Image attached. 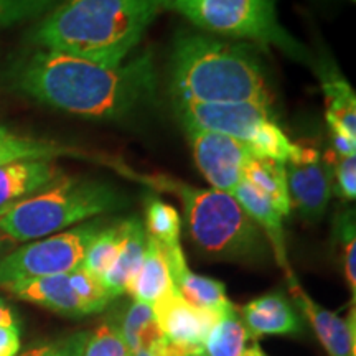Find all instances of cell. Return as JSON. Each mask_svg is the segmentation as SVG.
Segmentation results:
<instances>
[{"instance_id":"6da1fadb","label":"cell","mask_w":356,"mask_h":356,"mask_svg":"<svg viewBox=\"0 0 356 356\" xmlns=\"http://www.w3.org/2000/svg\"><path fill=\"white\" fill-rule=\"evenodd\" d=\"M22 91L51 108L99 121L124 119L154 101L157 71L150 53L106 65L43 50L22 70Z\"/></svg>"},{"instance_id":"7a4b0ae2","label":"cell","mask_w":356,"mask_h":356,"mask_svg":"<svg viewBox=\"0 0 356 356\" xmlns=\"http://www.w3.org/2000/svg\"><path fill=\"white\" fill-rule=\"evenodd\" d=\"M170 0H65L37 26L33 40L106 65H121Z\"/></svg>"},{"instance_id":"3957f363","label":"cell","mask_w":356,"mask_h":356,"mask_svg":"<svg viewBox=\"0 0 356 356\" xmlns=\"http://www.w3.org/2000/svg\"><path fill=\"white\" fill-rule=\"evenodd\" d=\"M175 102H259L270 106L264 70L252 51L207 35L177 38L170 63Z\"/></svg>"},{"instance_id":"277c9868","label":"cell","mask_w":356,"mask_h":356,"mask_svg":"<svg viewBox=\"0 0 356 356\" xmlns=\"http://www.w3.org/2000/svg\"><path fill=\"white\" fill-rule=\"evenodd\" d=\"M145 180L157 190L173 191L181 200L190 239L203 254L239 262H261L269 256L266 234L233 195L197 188L168 177Z\"/></svg>"},{"instance_id":"5b68a950","label":"cell","mask_w":356,"mask_h":356,"mask_svg":"<svg viewBox=\"0 0 356 356\" xmlns=\"http://www.w3.org/2000/svg\"><path fill=\"white\" fill-rule=\"evenodd\" d=\"M124 204L122 195L106 181L63 178L0 216V231L17 244L29 243L119 210Z\"/></svg>"},{"instance_id":"8992f818","label":"cell","mask_w":356,"mask_h":356,"mask_svg":"<svg viewBox=\"0 0 356 356\" xmlns=\"http://www.w3.org/2000/svg\"><path fill=\"white\" fill-rule=\"evenodd\" d=\"M168 8L204 32L274 44L296 60H304V47L279 24L274 0H170Z\"/></svg>"},{"instance_id":"52a82bcc","label":"cell","mask_w":356,"mask_h":356,"mask_svg":"<svg viewBox=\"0 0 356 356\" xmlns=\"http://www.w3.org/2000/svg\"><path fill=\"white\" fill-rule=\"evenodd\" d=\"M109 222L108 218L99 216L12 249L0 259V287L22 279L70 274L83 264L89 244Z\"/></svg>"},{"instance_id":"ba28073f","label":"cell","mask_w":356,"mask_h":356,"mask_svg":"<svg viewBox=\"0 0 356 356\" xmlns=\"http://www.w3.org/2000/svg\"><path fill=\"white\" fill-rule=\"evenodd\" d=\"M185 127L225 134L249 145L259 129L274 119L270 106L259 102H175Z\"/></svg>"},{"instance_id":"9c48e42d","label":"cell","mask_w":356,"mask_h":356,"mask_svg":"<svg viewBox=\"0 0 356 356\" xmlns=\"http://www.w3.org/2000/svg\"><path fill=\"white\" fill-rule=\"evenodd\" d=\"M198 170L211 188L233 193L243 181L244 167L252 157L249 147L225 134L185 127Z\"/></svg>"},{"instance_id":"30bf717a","label":"cell","mask_w":356,"mask_h":356,"mask_svg":"<svg viewBox=\"0 0 356 356\" xmlns=\"http://www.w3.org/2000/svg\"><path fill=\"white\" fill-rule=\"evenodd\" d=\"M291 208L300 218L317 222L327 210L333 193L330 160L320 155L314 147H299V152L284 163Z\"/></svg>"},{"instance_id":"8fae6325","label":"cell","mask_w":356,"mask_h":356,"mask_svg":"<svg viewBox=\"0 0 356 356\" xmlns=\"http://www.w3.org/2000/svg\"><path fill=\"white\" fill-rule=\"evenodd\" d=\"M152 310L160 332L167 341L197 351H203L204 340L220 317L218 312L198 309L188 304L177 289L155 302Z\"/></svg>"},{"instance_id":"7c38bea8","label":"cell","mask_w":356,"mask_h":356,"mask_svg":"<svg viewBox=\"0 0 356 356\" xmlns=\"http://www.w3.org/2000/svg\"><path fill=\"white\" fill-rule=\"evenodd\" d=\"M65 178V172L51 159L20 160L0 165V216L33 195L51 188Z\"/></svg>"},{"instance_id":"4fadbf2b","label":"cell","mask_w":356,"mask_h":356,"mask_svg":"<svg viewBox=\"0 0 356 356\" xmlns=\"http://www.w3.org/2000/svg\"><path fill=\"white\" fill-rule=\"evenodd\" d=\"M289 287L304 315L310 320L315 335L330 356H356L355 351V309L348 318L338 317L335 312L320 307L299 286L296 275L289 274Z\"/></svg>"},{"instance_id":"5bb4252c","label":"cell","mask_w":356,"mask_h":356,"mask_svg":"<svg viewBox=\"0 0 356 356\" xmlns=\"http://www.w3.org/2000/svg\"><path fill=\"white\" fill-rule=\"evenodd\" d=\"M241 318L249 338L254 341L264 335H297L304 328L300 315L280 292H269L252 299L243 307Z\"/></svg>"},{"instance_id":"9a60e30c","label":"cell","mask_w":356,"mask_h":356,"mask_svg":"<svg viewBox=\"0 0 356 356\" xmlns=\"http://www.w3.org/2000/svg\"><path fill=\"white\" fill-rule=\"evenodd\" d=\"M163 249H165L173 286L188 304L198 307V309L218 312V314L233 307L228 296H226L225 284L190 270L180 244L175 248Z\"/></svg>"},{"instance_id":"2e32d148","label":"cell","mask_w":356,"mask_h":356,"mask_svg":"<svg viewBox=\"0 0 356 356\" xmlns=\"http://www.w3.org/2000/svg\"><path fill=\"white\" fill-rule=\"evenodd\" d=\"M6 291L17 299L40 305L70 318H83V309L71 287L68 274L44 275V277L22 279L6 284Z\"/></svg>"},{"instance_id":"e0dca14e","label":"cell","mask_w":356,"mask_h":356,"mask_svg":"<svg viewBox=\"0 0 356 356\" xmlns=\"http://www.w3.org/2000/svg\"><path fill=\"white\" fill-rule=\"evenodd\" d=\"M173 280L168 269L165 249L155 239L147 236L144 257L127 286V293L134 300L154 305L155 302L173 291Z\"/></svg>"},{"instance_id":"ac0fdd59","label":"cell","mask_w":356,"mask_h":356,"mask_svg":"<svg viewBox=\"0 0 356 356\" xmlns=\"http://www.w3.org/2000/svg\"><path fill=\"white\" fill-rule=\"evenodd\" d=\"M236 202L243 207V210L252 218V221L262 229L266 234L267 243L273 246V252L277 259L279 266L286 270V274H292L291 266L287 261L286 241H284V216L275 210V207L266 197H262L259 191L252 188L248 181H241L233 191Z\"/></svg>"},{"instance_id":"d6986e66","label":"cell","mask_w":356,"mask_h":356,"mask_svg":"<svg viewBox=\"0 0 356 356\" xmlns=\"http://www.w3.org/2000/svg\"><path fill=\"white\" fill-rule=\"evenodd\" d=\"M147 246V233L144 222L139 218H129L126 238L119 254L109 267V270L102 275V282L108 289L113 299L121 297L127 292V286L131 282L134 274L139 269L142 257H144Z\"/></svg>"},{"instance_id":"ffe728a7","label":"cell","mask_w":356,"mask_h":356,"mask_svg":"<svg viewBox=\"0 0 356 356\" xmlns=\"http://www.w3.org/2000/svg\"><path fill=\"white\" fill-rule=\"evenodd\" d=\"M243 180L259 191L262 197L269 200L280 215L287 216L291 213L292 208L291 200H289L286 167H284V163L275 162L273 159L252 155L248 160L246 167H244Z\"/></svg>"},{"instance_id":"44dd1931","label":"cell","mask_w":356,"mask_h":356,"mask_svg":"<svg viewBox=\"0 0 356 356\" xmlns=\"http://www.w3.org/2000/svg\"><path fill=\"white\" fill-rule=\"evenodd\" d=\"M118 327V325H115ZM129 355L139 350H152L163 340L152 305L134 300L124 312L121 323L118 327Z\"/></svg>"},{"instance_id":"7402d4cb","label":"cell","mask_w":356,"mask_h":356,"mask_svg":"<svg viewBox=\"0 0 356 356\" xmlns=\"http://www.w3.org/2000/svg\"><path fill=\"white\" fill-rule=\"evenodd\" d=\"M249 333L241 315L233 307L221 312L203 343V356H241L246 350Z\"/></svg>"},{"instance_id":"603a6c76","label":"cell","mask_w":356,"mask_h":356,"mask_svg":"<svg viewBox=\"0 0 356 356\" xmlns=\"http://www.w3.org/2000/svg\"><path fill=\"white\" fill-rule=\"evenodd\" d=\"M322 89L327 104L328 126L337 127L350 139L356 140V97L355 91L343 78L328 74Z\"/></svg>"},{"instance_id":"cb8c5ba5","label":"cell","mask_w":356,"mask_h":356,"mask_svg":"<svg viewBox=\"0 0 356 356\" xmlns=\"http://www.w3.org/2000/svg\"><path fill=\"white\" fill-rule=\"evenodd\" d=\"M61 155L84 157V155L76 154L74 149L53 144V142L22 137L19 134H13L8 129L0 126V165L20 162V160H53L55 157H61Z\"/></svg>"},{"instance_id":"d4e9b609","label":"cell","mask_w":356,"mask_h":356,"mask_svg":"<svg viewBox=\"0 0 356 356\" xmlns=\"http://www.w3.org/2000/svg\"><path fill=\"white\" fill-rule=\"evenodd\" d=\"M126 229L127 220L111 221L89 244L81 267L102 279L119 254V249L126 238Z\"/></svg>"},{"instance_id":"484cf974","label":"cell","mask_w":356,"mask_h":356,"mask_svg":"<svg viewBox=\"0 0 356 356\" xmlns=\"http://www.w3.org/2000/svg\"><path fill=\"white\" fill-rule=\"evenodd\" d=\"M145 233L162 244L163 248H175L180 244L181 218L172 204L149 197L145 202Z\"/></svg>"},{"instance_id":"4316f807","label":"cell","mask_w":356,"mask_h":356,"mask_svg":"<svg viewBox=\"0 0 356 356\" xmlns=\"http://www.w3.org/2000/svg\"><path fill=\"white\" fill-rule=\"evenodd\" d=\"M71 287H73L74 293H76L79 304H81L84 317L88 315L101 314L102 310H106V307L109 305V302L113 300L108 289H106L104 282L101 277L91 274L84 267H76L74 270H71L68 274Z\"/></svg>"},{"instance_id":"83f0119b","label":"cell","mask_w":356,"mask_h":356,"mask_svg":"<svg viewBox=\"0 0 356 356\" xmlns=\"http://www.w3.org/2000/svg\"><path fill=\"white\" fill-rule=\"evenodd\" d=\"M83 356H129L121 333L114 323H102L89 335Z\"/></svg>"},{"instance_id":"f1b7e54d","label":"cell","mask_w":356,"mask_h":356,"mask_svg":"<svg viewBox=\"0 0 356 356\" xmlns=\"http://www.w3.org/2000/svg\"><path fill=\"white\" fill-rule=\"evenodd\" d=\"M337 234L343 243V267L345 279L351 291V296H356V234H355V215L353 211H345L338 218Z\"/></svg>"},{"instance_id":"f546056e","label":"cell","mask_w":356,"mask_h":356,"mask_svg":"<svg viewBox=\"0 0 356 356\" xmlns=\"http://www.w3.org/2000/svg\"><path fill=\"white\" fill-rule=\"evenodd\" d=\"M330 165L335 191L346 202H353L356 198V155L333 154Z\"/></svg>"},{"instance_id":"4dcf8cb0","label":"cell","mask_w":356,"mask_h":356,"mask_svg":"<svg viewBox=\"0 0 356 356\" xmlns=\"http://www.w3.org/2000/svg\"><path fill=\"white\" fill-rule=\"evenodd\" d=\"M89 332H76L60 340L26 350L20 356H83L89 340Z\"/></svg>"},{"instance_id":"1f68e13d","label":"cell","mask_w":356,"mask_h":356,"mask_svg":"<svg viewBox=\"0 0 356 356\" xmlns=\"http://www.w3.org/2000/svg\"><path fill=\"white\" fill-rule=\"evenodd\" d=\"M20 346L19 323L0 325V356H19Z\"/></svg>"},{"instance_id":"d6a6232c","label":"cell","mask_w":356,"mask_h":356,"mask_svg":"<svg viewBox=\"0 0 356 356\" xmlns=\"http://www.w3.org/2000/svg\"><path fill=\"white\" fill-rule=\"evenodd\" d=\"M330 127V137L333 145V154L335 155H356V140L350 139L343 132L338 131L337 127Z\"/></svg>"},{"instance_id":"836d02e7","label":"cell","mask_w":356,"mask_h":356,"mask_svg":"<svg viewBox=\"0 0 356 356\" xmlns=\"http://www.w3.org/2000/svg\"><path fill=\"white\" fill-rule=\"evenodd\" d=\"M19 323L15 312L10 305L7 304V300L3 297H0V325H13Z\"/></svg>"},{"instance_id":"e575fe53","label":"cell","mask_w":356,"mask_h":356,"mask_svg":"<svg viewBox=\"0 0 356 356\" xmlns=\"http://www.w3.org/2000/svg\"><path fill=\"white\" fill-rule=\"evenodd\" d=\"M15 241H12L7 234H3L2 231H0V259L6 254H8L12 249H15Z\"/></svg>"},{"instance_id":"d590c367","label":"cell","mask_w":356,"mask_h":356,"mask_svg":"<svg viewBox=\"0 0 356 356\" xmlns=\"http://www.w3.org/2000/svg\"><path fill=\"white\" fill-rule=\"evenodd\" d=\"M241 356H267V355L262 351L259 343H252L249 348L244 350V353Z\"/></svg>"},{"instance_id":"8d00e7d4","label":"cell","mask_w":356,"mask_h":356,"mask_svg":"<svg viewBox=\"0 0 356 356\" xmlns=\"http://www.w3.org/2000/svg\"><path fill=\"white\" fill-rule=\"evenodd\" d=\"M186 356H203V353H202V351H198V353H190V355H186Z\"/></svg>"},{"instance_id":"74e56055","label":"cell","mask_w":356,"mask_h":356,"mask_svg":"<svg viewBox=\"0 0 356 356\" xmlns=\"http://www.w3.org/2000/svg\"><path fill=\"white\" fill-rule=\"evenodd\" d=\"M129 356H131V355H129Z\"/></svg>"}]
</instances>
